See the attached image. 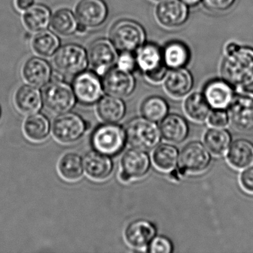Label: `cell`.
<instances>
[{"label":"cell","mask_w":253,"mask_h":253,"mask_svg":"<svg viewBox=\"0 0 253 253\" xmlns=\"http://www.w3.org/2000/svg\"><path fill=\"white\" fill-rule=\"evenodd\" d=\"M222 78L236 88L253 85V48L241 46L233 54L225 55L221 66Z\"/></svg>","instance_id":"cell-1"},{"label":"cell","mask_w":253,"mask_h":253,"mask_svg":"<svg viewBox=\"0 0 253 253\" xmlns=\"http://www.w3.org/2000/svg\"><path fill=\"white\" fill-rule=\"evenodd\" d=\"M137 66L149 84L158 85L163 84L167 73V67L163 60L162 49L155 43H144L136 51Z\"/></svg>","instance_id":"cell-2"},{"label":"cell","mask_w":253,"mask_h":253,"mask_svg":"<svg viewBox=\"0 0 253 253\" xmlns=\"http://www.w3.org/2000/svg\"><path fill=\"white\" fill-rule=\"evenodd\" d=\"M126 140L132 149L151 150L161 140V131L153 121L145 118H137L127 124L125 128Z\"/></svg>","instance_id":"cell-3"},{"label":"cell","mask_w":253,"mask_h":253,"mask_svg":"<svg viewBox=\"0 0 253 253\" xmlns=\"http://www.w3.org/2000/svg\"><path fill=\"white\" fill-rule=\"evenodd\" d=\"M109 37L115 48L121 52H134L146 41V34L143 27L137 22L130 20L117 22L111 29Z\"/></svg>","instance_id":"cell-4"},{"label":"cell","mask_w":253,"mask_h":253,"mask_svg":"<svg viewBox=\"0 0 253 253\" xmlns=\"http://www.w3.org/2000/svg\"><path fill=\"white\" fill-rule=\"evenodd\" d=\"M229 118L235 129L253 130V91L237 88L229 106Z\"/></svg>","instance_id":"cell-5"},{"label":"cell","mask_w":253,"mask_h":253,"mask_svg":"<svg viewBox=\"0 0 253 253\" xmlns=\"http://www.w3.org/2000/svg\"><path fill=\"white\" fill-rule=\"evenodd\" d=\"M54 67L63 75H76L86 69L88 54L78 44H66L60 47L54 54Z\"/></svg>","instance_id":"cell-6"},{"label":"cell","mask_w":253,"mask_h":253,"mask_svg":"<svg viewBox=\"0 0 253 253\" xmlns=\"http://www.w3.org/2000/svg\"><path fill=\"white\" fill-rule=\"evenodd\" d=\"M45 107L54 114L66 113L74 107L76 96L69 84L61 81H52L47 84L42 93Z\"/></svg>","instance_id":"cell-7"},{"label":"cell","mask_w":253,"mask_h":253,"mask_svg":"<svg viewBox=\"0 0 253 253\" xmlns=\"http://www.w3.org/2000/svg\"><path fill=\"white\" fill-rule=\"evenodd\" d=\"M126 142L125 131L122 127L114 124L100 126L91 137V144L94 149L110 156L121 152Z\"/></svg>","instance_id":"cell-8"},{"label":"cell","mask_w":253,"mask_h":253,"mask_svg":"<svg viewBox=\"0 0 253 253\" xmlns=\"http://www.w3.org/2000/svg\"><path fill=\"white\" fill-rule=\"evenodd\" d=\"M210 155L207 148L199 142L188 143L180 152L178 159V172L182 176L199 174L208 168Z\"/></svg>","instance_id":"cell-9"},{"label":"cell","mask_w":253,"mask_h":253,"mask_svg":"<svg viewBox=\"0 0 253 253\" xmlns=\"http://www.w3.org/2000/svg\"><path fill=\"white\" fill-rule=\"evenodd\" d=\"M110 40L98 39L92 42L88 48V63L94 72L103 76L117 63L118 54Z\"/></svg>","instance_id":"cell-10"},{"label":"cell","mask_w":253,"mask_h":253,"mask_svg":"<svg viewBox=\"0 0 253 253\" xmlns=\"http://www.w3.org/2000/svg\"><path fill=\"white\" fill-rule=\"evenodd\" d=\"M189 7L181 0H163L157 3L155 18L165 29H177L183 26L189 17Z\"/></svg>","instance_id":"cell-11"},{"label":"cell","mask_w":253,"mask_h":253,"mask_svg":"<svg viewBox=\"0 0 253 253\" xmlns=\"http://www.w3.org/2000/svg\"><path fill=\"white\" fill-rule=\"evenodd\" d=\"M119 179L122 183H130L147 174L150 159L144 151L132 149L127 151L121 160Z\"/></svg>","instance_id":"cell-12"},{"label":"cell","mask_w":253,"mask_h":253,"mask_svg":"<svg viewBox=\"0 0 253 253\" xmlns=\"http://www.w3.org/2000/svg\"><path fill=\"white\" fill-rule=\"evenodd\" d=\"M72 88L80 101L85 104H92L100 100L103 88L97 74L85 70L75 75Z\"/></svg>","instance_id":"cell-13"},{"label":"cell","mask_w":253,"mask_h":253,"mask_svg":"<svg viewBox=\"0 0 253 253\" xmlns=\"http://www.w3.org/2000/svg\"><path fill=\"white\" fill-rule=\"evenodd\" d=\"M86 129V124L82 118L73 113L60 114L54 119L53 134L59 141L69 143L76 141Z\"/></svg>","instance_id":"cell-14"},{"label":"cell","mask_w":253,"mask_h":253,"mask_svg":"<svg viewBox=\"0 0 253 253\" xmlns=\"http://www.w3.org/2000/svg\"><path fill=\"white\" fill-rule=\"evenodd\" d=\"M102 84L109 95L124 98L133 92L136 84L131 72L113 67L103 75Z\"/></svg>","instance_id":"cell-15"},{"label":"cell","mask_w":253,"mask_h":253,"mask_svg":"<svg viewBox=\"0 0 253 253\" xmlns=\"http://www.w3.org/2000/svg\"><path fill=\"white\" fill-rule=\"evenodd\" d=\"M75 14L79 23L87 28H96L106 22L109 9L103 0H81L75 7Z\"/></svg>","instance_id":"cell-16"},{"label":"cell","mask_w":253,"mask_h":253,"mask_svg":"<svg viewBox=\"0 0 253 253\" xmlns=\"http://www.w3.org/2000/svg\"><path fill=\"white\" fill-rule=\"evenodd\" d=\"M156 235V229L151 222L137 220L127 226L125 240L128 246L139 251H146Z\"/></svg>","instance_id":"cell-17"},{"label":"cell","mask_w":253,"mask_h":253,"mask_svg":"<svg viewBox=\"0 0 253 253\" xmlns=\"http://www.w3.org/2000/svg\"><path fill=\"white\" fill-rule=\"evenodd\" d=\"M21 73L24 81L29 85L42 87L51 80L52 69L46 60L39 57H32L23 63Z\"/></svg>","instance_id":"cell-18"},{"label":"cell","mask_w":253,"mask_h":253,"mask_svg":"<svg viewBox=\"0 0 253 253\" xmlns=\"http://www.w3.org/2000/svg\"><path fill=\"white\" fill-rule=\"evenodd\" d=\"M164 88L169 97L181 99L189 94L193 86L192 74L185 69H170L164 79Z\"/></svg>","instance_id":"cell-19"},{"label":"cell","mask_w":253,"mask_h":253,"mask_svg":"<svg viewBox=\"0 0 253 253\" xmlns=\"http://www.w3.org/2000/svg\"><path fill=\"white\" fill-rule=\"evenodd\" d=\"M233 88L224 80H213L206 85L203 94L210 107L224 110L229 108L233 99Z\"/></svg>","instance_id":"cell-20"},{"label":"cell","mask_w":253,"mask_h":253,"mask_svg":"<svg viewBox=\"0 0 253 253\" xmlns=\"http://www.w3.org/2000/svg\"><path fill=\"white\" fill-rule=\"evenodd\" d=\"M226 161L232 168L244 170L253 166V143L245 139L235 140L226 152Z\"/></svg>","instance_id":"cell-21"},{"label":"cell","mask_w":253,"mask_h":253,"mask_svg":"<svg viewBox=\"0 0 253 253\" xmlns=\"http://www.w3.org/2000/svg\"><path fill=\"white\" fill-rule=\"evenodd\" d=\"M83 164L86 174L96 180H103L107 178L113 169L112 160L108 155L97 151L87 154L84 158Z\"/></svg>","instance_id":"cell-22"},{"label":"cell","mask_w":253,"mask_h":253,"mask_svg":"<svg viewBox=\"0 0 253 253\" xmlns=\"http://www.w3.org/2000/svg\"><path fill=\"white\" fill-rule=\"evenodd\" d=\"M14 104L20 112L32 115L40 110L42 106V96L37 87L23 85L17 88L14 94Z\"/></svg>","instance_id":"cell-23"},{"label":"cell","mask_w":253,"mask_h":253,"mask_svg":"<svg viewBox=\"0 0 253 253\" xmlns=\"http://www.w3.org/2000/svg\"><path fill=\"white\" fill-rule=\"evenodd\" d=\"M160 131L166 141L179 143L187 137L189 128L186 121L182 117L177 115H170L163 119Z\"/></svg>","instance_id":"cell-24"},{"label":"cell","mask_w":253,"mask_h":253,"mask_svg":"<svg viewBox=\"0 0 253 253\" xmlns=\"http://www.w3.org/2000/svg\"><path fill=\"white\" fill-rule=\"evenodd\" d=\"M164 64L169 69L186 67L190 60L191 53L187 45L180 41H171L162 49Z\"/></svg>","instance_id":"cell-25"},{"label":"cell","mask_w":253,"mask_h":253,"mask_svg":"<svg viewBox=\"0 0 253 253\" xmlns=\"http://www.w3.org/2000/svg\"><path fill=\"white\" fill-rule=\"evenodd\" d=\"M51 14L49 8L41 4H35L23 15V23L25 27L31 32H42L46 30L51 24Z\"/></svg>","instance_id":"cell-26"},{"label":"cell","mask_w":253,"mask_h":253,"mask_svg":"<svg viewBox=\"0 0 253 253\" xmlns=\"http://www.w3.org/2000/svg\"><path fill=\"white\" fill-rule=\"evenodd\" d=\"M178 151L172 145L164 144L156 146L152 154L154 167L164 173L172 172L178 163Z\"/></svg>","instance_id":"cell-27"},{"label":"cell","mask_w":253,"mask_h":253,"mask_svg":"<svg viewBox=\"0 0 253 253\" xmlns=\"http://www.w3.org/2000/svg\"><path fill=\"white\" fill-rule=\"evenodd\" d=\"M97 111L102 121L108 124H115L124 118L126 106L119 97L105 96L99 101Z\"/></svg>","instance_id":"cell-28"},{"label":"cell","mask_w":253,"mask_h":253,"mask_svg":"<svg viewBox=\"0 0 253 253\" xmlns=\"http://www.w3.org/2000/svg\"><path fill=\"white\" fill-rule=\"evenodd\" d=\"M210 106L204 94L194 92L189 94L183 103V109L186 116L195 123H204L210 114Z\"/></svg>","instance_id":"cell-29"},{"label":"cell","mask_w":253,"mask_h":253,"mask_svg":"<svg viewBox=\"0 0 253 253\" xmlns=\"http://www.w3.org/2000/svg\"><path fill=\"white\" fill-rule=\"evenodd\" d=\"M204 143L209 152L216 157L227 152L231 143V136L226 130L211 128L204 134Z\"/></svg>","instance_id":"cell-30"},{"label":"cell","mask_w":253,"mask_h":253,"mask_svg":"<svg viewBox=\"0 0 253 253\" xmlns=\"http://www.w3.org/2000/svg\"><path fill=\"white\" fill-rule=\"evenodd\" d=\"M51 26L52 30L57 35L70 36L77 32L78 20L72 11L67 8H61L51 15Z\"/></svg>","instance_id":"cell-31"},{"label":"cell","mask_w":253,"mask_h":253,"mask_svg":"<svg viewBox=\"0 0 253 253\" xmlns=\"http://www.w3.org/2000/svg\"><path fill=\"white\" fill-rule=\"evenodd\" d=\"M58 37L49 31L38 32L32 41V48L35 54L41 57H49L54 55L60 48Z\"/></svg>","instance_id":"cell-32"},{"label":"cell","mask_w":253,"mask_h":253,"mask_svg":"<svg viewBox=\"0 0 253 253\" xmlns=\"http://www.w3.org/2000/svg\"><path fill=\"white\" fill-rule=\"evenodd\" d=\"M50 124L48 119L41 114H32L23 124L25 134L32 141L45 140L49 133Z\"/></svg>","instance_id":"cell-33"},{"label":"cell","mask_w":253,"mask_h":253,"mask_svg":"<svg viewBox=\"0 0 253 253\" xmlns=\"http://www.w3.org/2000/svg\"><path fill=\"white\" fill-rule=\"evenodd\" d=\"M58 169L65 180L76 181L84 174V164L78 154L69 152L63 155L59 161Z\"/></svg>","instance_id":"cell-34"},{"label":"cell","mask_w":253,"mask_h":253,"mask_svg":"<svg viewBox=\"0 0 253 253\" xmlns=\"http://www.w3.org/2000/svg\"><path fill=\"white\" fill-rule=\"evenodd\" d=\"M140 110L143 118L153 122H158L162 121L167 116L169 107L164 98L152 96L143 101Z\"/></svg>","instance_id":"cell-35"},{"label":"cell","mask_w":253,"mask_h":253,"mask_svg":"<svg viewBox=\"0 0 253 253\" xmlns=\"http://www.w3.org/2000/svg\"><path fill=\"white\" fill-rule=\"evenodd\" d=\"M147 250L151 253H170L172 252L173 246L166 237H155L149 244Z\"/></svg>","instance_id":"cell-36"},{"label":"cell","mask_w":253,"mask_h":253,"mask_svg":"<svg viewBox=\"0 0 253 253\" xmlns=\"http://www.w3.org/2000/svg\"><path fill=\"white\" fill-rule=\"evenodd\" d=\"M116 64L118 69L131 73L137 68L135 55L129 51H122L118 56Z\"/></svg>","instance_id":"cell-37"},{"label":"cell","mask_w":253,"mask_h":253,"mask_svg":"<svg viewBox=\"0 0 253 253\" xmlns=\"http://www.w3.org/2000/svg\"><path fill=\"white\" fill-rule=\"evenodd\" d=\"M207 121L211 128H225L229 124V115L223 110L215 109L214 112H210Z\"/></svg>","instance_id":"cell-38"},{"label":"cell","mask_w":253,"mask_h":253,"mask_svg":"<svg viewBox=\"0 0 253 253\" xmlns=\"http://www.w3.org/2000/svg\"><path fill=\"white\" fill-rule=\"evenodd\" d=\"M206 8L214 12L227 11L235 3V0H202Z\"/></svg>","instance_id":"cell-39"},{"label":"cell","mask_w":253,"mask_h":253,"mask_svg":"<svg viewBox=\"0 0 253 253\" xmlns=\"http://www.w3.org/2000/svg\"><path fill=\"white\" fill-rule=\"evenodd\" d=\"M239 184L244 192L253 195V166L245 169L241 173Z\"/></svg>","instance_id":"cell-40"},{"label":"cell","mask_w":253,"mask_h":253,"mask_svg":"<svg viewBox=\"0 0 253 253\" xmlns=\"http://www.w3.org/2000/svg\"><path fill=\"white\" fill-rule=\"evenodd\" d=\"M35 4V0H15L14 5L18 11H24L33 6Z\"/></svg>","instance_id":"cell-41"},{"label":"cell","mask_w":253,"mask_h":253,"mask_svg":"<svg viewBox=\"0 0 253 253\" xmlns=\"http://www.w3.org/2000/svg\"><path fill=\"white\" fill-rule=\"evenodd\" d=\"M241 47L239 44L235 42H229L226 44L224 48L225 55L233 54Z\"/></svg>","instance_id":"cell-42"},{"label":"cell","mask_w":253,"mask_h":253,"mask_svg":"<svg viewBox=\"0 0 253 253\" xmlns=\"http://www.w3.org/2000/svg\"><path fill=\"white\" fill-rule=\"evenodd\" d=\"M181 1L188 7L196 6L200 2H202V0H181Z\"/></svg>","instance_id":"cell-43"},{"label":"cell","mask_w":253,"mask_h":253,"mask_svg":"<svg viewBox=\"0 0 253 253\" xmlns=\"http://www.w3.org/2000/svg\"><path fill=\"white\" fill-rule=\"evenodd\" d=\"M87 29H88V28H87L86 26H84V24H82V23H79V22H78V29H77V32H78V33H85V32L87 31Z\"/></svg>","instance_id":"cell-44"},{"label":"cell","mask_w":253,"mask_h":253,"mask_svg":"<svg viewBox=\"0 0 253 253\" xmlns=\"http://www.w3.org/2000/svg\"><path fill=\"white\" fill-rule=\"evenodd\" d=\"M149 1H151V2H155V3H158L159 2H161V1H163V0H149Z\"/></svg>","instance_id":"cell-45"}]
</instances>
